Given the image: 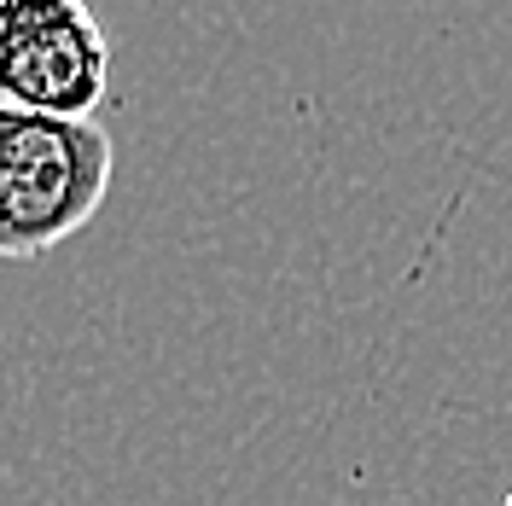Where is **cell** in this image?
Returning <instances> with one entry per match:
<instances>
[{"label": "cell", "instance_id": "obj_1", "mask_svg": "<svg viewBox=\"0 0 512 506\" xmlns=\"http://www.w3.org/2000/svg\"><path fill=\"white\" fill-rule=\"evenodd\" d=\"M111 134L94 117H41L0 105V256L59 251L111 192Z\"/></svg>", "mask_w": 512, "mask_h": 506}, {"label": "cell", "instance_id": "obj_2", "mask_svg": "<svg viewBox=\"0 0 512 506\" xmlns=\"http://www.w3.org/2000/svg\"><path fill=\"white\" fill-rule=\"evenodd\" d=\"M111 88V35L88 0H0V105L94 117Z\"/></svg>", "mask_w": 512, "mask_h": 506}, {"label": "cell", "instance_id": "obj_3", "mask_svg": "<svg viewBox=\"0 0 512 506\" xmlns=\"http://www.w3.org/2000/svg\"><path fill=\"white\" fill-rule=\"evenodd\" d=\"M501 506H512V489H507V501H501Z\"/></svg>", "mask_w": 512, "mask_h": 506}]
</instances>
